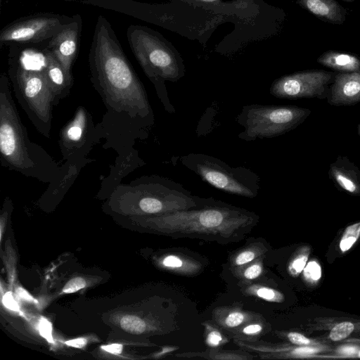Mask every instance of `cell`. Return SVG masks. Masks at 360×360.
<instances>
[{"label": "cell", "instance_id": "obj_16", "mask_svg": "<svg viewBox=\"0 0 360 360\" xmlns=\"http://www.w3.org/2000/svg\"><path fill=\"white\" fill-rule=\"evenodd\" d=\"M299 4L316 17L340 24L345 20V10L335 0H297Z\"/></svg>", "mask_w": 360, "mask_h": 360}, {"label": "cell", "instance_id": "obj_10", "mask_svg": "<svg viewBox=\"0 0 360 360\" xmlns=\"http://www.w3.org/2000/svg\"><path fill=\"white\" fill-rule=\"evenodd\" d=\"M81 32L82 19L79 15H75L59 32L41 44L51 52L72 77V67L79 51Z\"/></svg>", "mask_w": 360, "mask_h": 360}, {"label": "cell", "instance_id": "obj_22", "mask_svg": "<svg viewBox=\"0 0 360 360\" xmlns=\"http://www.w3.org/2000/svg\"><path fill=\"white\" fill-rule=\"evenodd\" d=\"M303 270V277L305 282L311 286L316 285L320 281L322 274L319 263L315 259L311 260L307 263Z\"/></svg>", "mask_w": 360, "mask_h": 360}, {"label": "cell", "instance_id": "obj_8", "mask_svg": "<svg viewBox=\"0 0 360 360\" xmlns=\"http://www.w3.org/2000/svg\"><path fill=\"white\" fill-rule=\"evenodd\" d=\"M69 17L51 13H38L21 17L0 31L1 44L41 45L70 22Z\"/></svg>", "mask_w": 360, "mask_h": 360}, {"label": "cell", "instance_id": "obj_21", "mask_svg": "<svg viewBox=\"0 0 360 360\" xmlns=\"http://www.w3.org/2000/svg\"><path fill=\"white\" fill-rule=\"evenodd\" d=\"M120 326L125 331L132 334L142 333L146 329L145 322L139 317L127 315L120 320Z\"/></svg>", "mask_w": 360, "mask_h": 360}, {"label": "cell", "instance_id": "obj_25", "mask_svg": "<svg viewBox=\"0 0 360 360\" xmlns=\"http://www.w3.org/2000/svg\"><path fill=\"white\" fill-rule=\"evenodd\" d=\"M39 330L40 335L49 342H53L52 336V325L47 319L44 318L41 319L39 323Z\"/></svg>", "mask_w": 360, "mask_h": 360}, {"label": "cell", "instance_id": "obj_38", "mask_svg": "<svg viewBox=\"0 0 360 360\" xmlns=\"http://www.w3.org/2000/svg\"><path fill=\"white\" fill-rule=\"evenodd\" d=\"M342 342H354V343L360 344V338H349V339L345 340Z\"/></svg>", "mask_w": 360, "mask_h": 360}, {"label": "cell", "instance_id": "obj_18", "mask_svg": "<svg viewBox=\"0 0 360 360\" xmlns=\"http://www.w3.org/2000/svg\"><path fill=\"white\" fill-rule=\"evenodd\" d=\"M330 345H295L281 347L270 349L279 358L316 359L319 354L332 350Z\"/></svg>", "mask_w": 360, "mask_h": 360}, {"label": "cell", "instance_id": "obj_14", "mask_svg": "<svg viewBox=\"0 0 360 360\" xmlns=\"http://www.w3.org/2000/svg\"><path fill=\"white\" fill-rule=\"evenodd\" d=\"M328 175L339 190L360 195V169L347 156L339 155L330 165Z\"/></svg>", "mask_w": 360, "mask_h": 360}, {"label": "cell", "instance_id": "obj_7", "mask_svg": "<svg viewBox=\"0 0 360 360\" xmlns=\"http://www.w3.org/2000/svg\"><path fill=\"white\" fill-rule=\"evenodd\" d=\"M180 162L202 181L225 193L253 198L260 189V177L255 172L245 167H231L212 155L188 153L180 158Z\"/></svg>", "mask_w": 360, "mask_h": 360}, {"label": "cell", "instance_id": "obj_39", "mask_svg": "<svg viewBox=\"0 0 360 360\" xmlns=\"http://www.w3.org/2000/svg\"><path fill=\"white\" fill-rule=\"evenodd\" d=\"M357 131H358L359 135L360 136V123L357 126Z\"/></svg>", "mask_w": 360, "mask_h": 360}, {"label": "cell", "instance_id": "obj_40", "mask_svg": "<svg viewBox=\"0 0 360 360\" xmlns=\"http://www.w3.org/2000/svg\"><path fill=\"white\" fill-rule=\"evenodd\" d=\"M356 358H360V349L356 355Z\"/></svg>", "mask_w": 360, "mask_h": 360}, {"label": "cell", "instance_id": "obj_23", "mask_svg": "<svg viewBox=\"0 0 360 360\" xmlns=\"http://www.w3.org/2000/svg\"><path fill=\"white\" fill-rule=\"evenodd\" d=\"M287 338L292 345L300 346L321 345L327 344L320 338H311L300 333L294 331L288 333L287 334Z\"/></svg>", "mask_w": 360, "mask_h": 360}, {"label": "cell", "instance_id": "obj_1", "mask_svg": "<svg viewBox=\"0 0 360 360\" xmlns=\"http://www.w3.org/2000/svg\"><path fill=\"white\" fill-rule=\"evenodd\" d=\"M91 81L105 105L148 126L154 116L144 86L125 55L110 22L99 15L89 49Z\"/></svg>", "mask_w": 360, "mask_h": 360}, {"label": "cell", "instance_id": "obj_2", "mask_svg": "<svg viewBox=\"0 0 360 360\" xmlns=\"http://www.w3.org/2000/svg\"><path fill=\"white\" fill-rule=\"evenodd\" d=\"M175 238H198L219 243L244 239L259 221L255 212L212 198L190 209L161 214L155 219Z\"/></svg>", "mask_w": 360, "mask_h": 360}, {"label": "cell", "instance_id": "obj_19", "mask_svg": "<svg viewBox=\"0 0 360 360\" xmlns=\"http://www.w3.org/2000/svg\"><path fill=\"white\" fill-rule=\"evenodd\" d=\"M360 238V221L347 226L338 243V249L341 254L348 252Z\"/></svg>", "mask_w": 360, "mask_h": 360}, {"label": "cell", "instance_id": "obj_20", "mask_svg": "<svg viewBox=\"0 0 360 360\" xmlns=\"http://www.w3.org/2000/svg\"><path fill=\"white\" fill-rule=\"evenodd\" d=\"M311 248L309 246L302 247L295 255L289 265V271L292 276H298L305 267Z\"/></svg>", "mask_w": 360, "mask_h": 360}, {"label": "cell", "instance_id": "obj_17", "mask_svg": "<svg viewBox=\"0 0 360 360\" xmlns=\"http://www.w3.org/2000/svg\"><path fill=\"white\" fill-rule=\"evenodd\" d=\"M318 62L340 72L360 71V60L356 56L336 51H327L318 58Z\"/></svg>", "mask_w": 360, "mask_h": 360}, {"label": "cell", "instance_id": "obj_3", "mask_svg": "<svg viewBox=\"0 0 360 360\" xmlns=\"http://www.w3.org/2000/svg\"><path fill=\"white\" fill-rule=\"evenodd\" d=\"M0 154L4 167L44 183L55 180L60 172L46 151L30 141L4 73L0 78Z\"/></svg>", "mask_w": 360, "mask_h": 360}, {"label": "cell", "instance_id": "obj_5", "mask_svg": "<svg viewBox=\"0 0 360 360\" xmlns=\"http://www.w3.org/2000/svg\"><path fill=\"white\" fill-rule=\"evenodd\" d=\"M127 37L132 53L153 84L165 109L174 113L165 82H176L185 75L184 60L174 46L159 32L143 25H131Z\"/></svg>", "mask_w": 360, "mask_h": 360}, {"label": "cell", "instance_id": "obj_13", "mask_svg": "<svg viewBox=\"0 0 360 360\" xmlns=\"http://www.w3.org/2000/svg\"><path fill=\"white\" fill-rule=\"evenodd\" d=\"M326 98L328 103L334 106L352 105L360 102V71L335 75Z\"/></svg>", "mask_w": 360, "mask_h": 360}, {"label": "cell", "instance_id": "obj_28", "mask_svg": "<svg viewBox=\"0 0 360 360\" xmlns=\"http://www.w3.org/2000/svg\"><path fill=\"white\" fill-rule=\"evenodd\" d=\"M261 272V266L259 264H253L245 270L244 276L248 279H254L258 277Z\"/></svg>", "mask_w": 360, "mask_h": 360}, {"label": "cell", "instance_id": "obj_9", "mask_svg": "<svg viewBox=\"0 0 360 360\" xmlns=\"http://www.w3.org/2000/svg\"><path fill=\"white\" fill-rule=\"evenodd\" d=\"M335 74L325 70H307L282 76L275 79L270 94L278 98L295 100L327 96Z\"/></svg>", "mask_w": 360, "mask_h": 360}, {"label": "cell", "instance_id": "obj_35", "mask_svg": "<svg viewBox=\"0 0 360 360\" xmlns=\"http://www.w3.org/2000/svg\"><path fill=\"white\" fill-rule=\"evenodd\" d=\"M86 339L84 338H79L68 340L65 343L68 346L73 347L75 348H82L86 345Z\"/></svg>", "mask_w": 360, "mask_h": 360}, {"label": "cell", "instance_id": "obj_4", "mask_svg": "<svg viewBox=\"0 0 360 360\" xmlns=\"http://www.w3.org/2000/svg\"><path fill=\"white\" fill-rule=\"evenodd\" d=\"M10 46L8 77L18 103L38 131L51 137L52 110L56 102L44 70V52L41 46L23 49Z\"/></svg>", "mask_w": 360, "mask_h": 360}, {"label": "cell", "instance_id": "obj_29", "mask_svg": "<svg viewBox=\"0 0 360 360\" xmlns=\"http://www.w3.org/2000/svg\"><path fill=\"white\" fill-rule=\"evenodd\" d=\"M163 264L167 267L177 268L181 266L183 262L178 257L169 255L164 259Z\"/></svg>", "mask_w": 360, "mask_h": 360}, {"label": "cell", "instance_id": "obj_24", "mask_svg": "<svg viewBox=\"0 0 360 360\" xmlns=\"http://www.w3.org/2000/svg\"><path fill=\"white\" fill-rule=\"evenodd\" d=\"M86 286V281L82 277H75L66 283L63 288V293H73Z\"/></svg>", "mask_w": 360, "mask_h": 360}, {"label": "cell", "instance_id": "obj_27", "mask_svg": "<svg viewBox=\"0 0 360 360\" xmlns=\"http://www.w3.org/2000/svg\"><path fill=\"white\" fill-rule=\"evenodd\" d=\"M243 314L234 312L230 314L226 319V324L229 327H236L239 326L243 321Z\"/></svg>", "mask_w": 360, "mask_h": 360}, {"label": "cell", "instance_id": "obj_41", "mask_svg": "<svg viewBox=\"0 0 360 360\" xmlns=\"http://www.w3.org/2000/svg\"><path fill=\"white\" fill-rule=\"evenodd\" d=\"M345 1H354V0H345Z\"/></svg>", "mask_w": 360, "mask_h": 360}, {"label": "cell", "instance_id": "obj_36", "mask_svg": "<svg viewBox=\"0 0 360 360\" xmlns=\"http://www.w3.org/2000/svg\"><path fill=\"white\" fill-rule=\"evenodd\" d=\"M262 330V327L257 324L250 325L243 329V332L246 334H254L259 333Z\"/></svg>", "mask_w": 360, "mask_h": 360}, {"label": "cell", "instance_id": "obj_34", "mask_svg": "<svg viewBox=\"0 0 360 360\" xmlns=\"http://www.w3.org/2000/svg\"><path fill=\"white\" fill-rule=\"evenodd\" d=\"M221 340V335L217 331L211 332L207 336V343L211 346H217Z\"/></svg>", "mask_w": 360, "mask_h": 360}, {"label": "cell", "instance_id": "obj_33", "mask_svg": "<svg viewBox=\"0 0 360 360\" xmlns=\"http://www.w3.org/2000/svg\"><path fill=\"white\" fill-rule=\"evenodd\" d=\"M16 292L18 297L25 301L30 302H35L37 303V301L25 289L22 288H18L16 289Z\"/></svg>", "mask_w": 360, "mask_h": 360}, {"label": "cell", "instance_id": "obj_12", "mask_svg": "<svg viewBox=\"0 0 360 360\" xmlns=\"http://www.w3.org/2000/svg\"><path fill=\"white\" fill-rule=\"evenodd\" d=\"M309 333L322 332L319 338L326 343H342L345 340L360 338V319L348 317H316L307 326Z\"/></svg>", "mask_w": 360, "mask_h": 360}, {"label": "cell", "instance_id": "obj_32", "mask_svg": "<svg viewBox=\"0 0 360 360\" xmlns=\"http://www.w3.org/2000/svg\"><path fill=\"white\" fill-rule=\"evenodd\" d=\"M257 294L259 297L266 300H273L275 298V292L269 288H262L257 291Z\"/></svg>", "mask_w": 360, "mask_h": 360}, {"label": "cell", "instance_id": "obj_37", "mask_svg": "<svg viewBox=\"0 0 360 360\" xmlns=\"http://www.w3.org/2000/svg\"><path fill=\"white\" fill-rule=\"evenodd\" d=\"M188 2L194 3V4H215L219 0H185Z\"/></svg>", "mask_w": 360, "mask_h": 360}, {"label": "cell", "instance_id": "obj_26", "mask_svg": "<svg viewBox=\"0 0 360 360\" xmlns=\"http://www.w3.org/2000/svg\"><path fill=\"white\" fill-rule=\"evenodd\" d=\"M2 302L4 307L10 310L14 311H19V306L11 292H7L4 294Z\"/></svg>", "mask_w": 360, "mask_h": 360}, {"label": "cell", "instance_id": "obj_11", "mask_svg": "<svg viewBox=\"0 0 360 360\" xmlns=\"http://www.w3.org/2000/svg\"><path fill=\"white\" fill-rule=\"evenodd\" d=\"M94 134L91 115L83 107L77 108L73 118L60 131L59 146L63 159L70 160L86 145Z\"/></svg>", "mask_w": 360, "mask_h": 360}, {"label": "cell", "instance_id": "obj_30", "mask_svg": "<svg viewBox=\"0 0 360 360\" xmlns=\"http://www.w3.org/2000/svg\"><path fill=\"white\" fill-rule=\"evenodd\" d=\"M254 258L255 254L252 252L245 251L238 255L236 259V263L238 265H243L252 261Z\"/></svg>", "mask_w": 360, "mask_h": 360}, {"label": "cell", "instance_id": "obj_15", "mask_svg": "<svg viewBox=\"0 0 360 360\" xmlns=\"http://www.w3.org/2000/svg\"><path fill=\"white\" fill-rule=\"evenodd\" d=\"M40 46H42L44 52V70L45 75L58 105L61 99L70 94L74 84V78L66 73L63 66L49 50L42 45Z\"/></svg>", "mask_w": 360, "mask_h": 360}, {"label": "cell", "instance_id": "obj_31", "mask_svg": "<svg viewBox=\"0 0 360 360\" xmlns=\"http://www.w3.org/2000/svg\"><path fill=\"white\" fill-rule=\"evenodd\" d=\"M101 349L104 351L115 355L120 354L123 349V346L119 343H113L101 346Z\"/></svg>", "mask_w": 360, "mask_h": 360}, {"label": "cell", "instance_id": "obj_6", "mask_svg": "<svg viewBox=\"0 0 360 360\" xmlns=\"http://www.w3.org/2000/svg\"><path fill=\"white\" fill-rule=\"evenodd\" d=\"M311 110L294 105L249 104L243 106L236 122L243 128L239 139L252 141L283 135L295 129Z\"/></svg>", "mask_w": 360, "mask_h": 360}]
</instances>
